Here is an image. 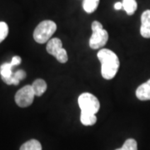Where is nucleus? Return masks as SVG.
Listing matches in <instances>:
<instances>
[{
  "instance_id": "nucleus-13",
  "label": "nucleus",
  "mask_w": 150,
  "mask_h": 150,
  "mask_svg": "<svg viewBox=\"0 0 150 150\" xmlns=\"http://www.w3.org/2000/svg\"><path fill=\"white\" fill-rule=\"evenodd\" d=\"M99 4V0H83V8L88 13H92L96 10Z\"/></svg>"
},
{
  "instance_id": "nucleus-6",
  "label": "nucleus",
  "mask_w": 150,
  "mask_h": 150,
  "mask_svg": "<svg viewBox=\"0 0 150 150\" xmlns=\"http://www.w3.org/2000/svg\"><path fill=\"white\" fill-rule=\"evenodd\" d=\"M22 59L19 56H14L10 63H5L0 67V74L3 81L7 83L13 74V68L21 64Z\"/></svg>"
},
{
  "instance_id": "nucleus-11",
  "label": "nucleus",
  "mask_w": 150,
  "mask_h": 150,
  "mask_svg": "<svg viewBox=\"0 0 150 150\" xmlns=\"http://www.w3.org/2000/svg\"><path fill=\"white\" fill-rule=\"evenodd\" d=\"M80 121L84 126H92L97 122V117L93 113L82 112L80 114Z\"/></svg>"
},
{
  "instance_id": "nucleus-12",
  "label": "nucleus",
  "mask_w": 150,
  "mask_h": 150,
  "mask_svg": "<svg viewBox=\"0 0 150 150\" xmlns=\"http://www.w3.org/2000/svg\"><path fill=\"white\" fill-rule=\"evenodd\" d=\"M123 8L129 15H133L137 10L138 4L136 0H123Z\"/></svg>"
},
{
  "instance_id": "nucleus-9",
  "label": "nucleus",
  "mask_w": 150,
  "mask_h": 150,
  "mask_svg": "<svg viewBox=\"0 0 150 150\" xmlns=\"http://www.w3.org/2000/svg\"><path fill=\"white\" fill-rule=\"evenodd\" d=\"M136 97L141 101L150 100V79L141 84L137 88Z\"/></svg>"
},
{
  "instance_id": "nucleus-19",
  "label": "nucleus",
  "mask_w": 150,
  "mask_h": 150,
  "mask_svg": "<svg viewBox=\"0 0 150 150\" xmlns=\"http://www.w3.org/2000/svg\"><path fill=\"white\" fill-rule=\"evenodd\" d=\"M122 8H123V4L120 3V2H117V3L114 4V8H115L116 10H120Z\"/></svg>"
},
{
  "instance_id": "nucleus-8",
  "label": "nucleus",
  "mask_w": 150,
  "mask_h": 150,
  "mask_svg": "<svg viewBox=\"0 0 150 150\" xmlns=\"http://www.w3.org/2000/svg\"><path fill=\"white\" fill-rule=\"evenodd\" d=\"M63 48H63L62 41L58 38H51L47 43V47H46L47 52L54 57H56Z\"/></svg>"
},
{
  "instance_id": "nucleus-18",
  "label": "nucleus",
  "mask_w": 150,
  "mask_h": 150,
  "mask_svg": "<svg viewBox=\"0 0 150 150\" xmlns=\"http://www.w3.org/2000/svg\"><path fill=\"white\" fill-rule=\"evenodd\" d=\"M13 77L16 79L17 80L20 82L26 78V73H25V71L22 69L17 70L16 72H13Z\"/></svg>"
},
{
  "instance_id": "nucleus-7",
  "label": "nucleus",
  "mask_w": 150,
  "mask_h": 150,
  "mask_svg": "<svg viewBox=\"0 0 150 150\" xmlns=\"http://www.w3.org/2000/svg\"><path fill=\"white\" fill-rule=\"evenodd\" d=\"M140 33L145 38H150V9L142 13Z\"/></svg>"
},
{
  "instance_id": "nucleus-17",
  "label": "nucleus",
  "mask_w": 150,
  "mask_h": 150,
  "mask_svg": "<svg viewBox=\"0 0 150 150\" xmlns=\"http://www.w3.org/2000/svg\"><path fill=\"white\" fill-rule=\"evenodd\" d=\"M55 58L61 64H65L66 62H68V59H69L68 54H67V52H66V50H65L64 48H63Z\"/></svg>"
},
{
  "instance_id": "nucleus-14",
  "label": "nucleus",
  "mask_w": 150,
  "mask_h": 150,
  "mask_svg": "<svg viewBox=\"0 0 150 150\" xmlns=\"http://www.w3.org/2000/svg\"><path fill=\"white\" fill-rule=\"evenodd\" d=\"M19 150H42V145L38 140L31 139L22 145Z\"/></svg>"
},
{
  "instance_id": "nucleus-4",
  "label": "nucleus",
  "mask_w": 150,
  "mask_h": 150,
  "mask_svg": "<svg viewBox=\"0 0 150 150\" xmlns=\"http://www.w3.org/2000/svg\"><path fill=\"white\" fill-rule=\"evenodd\" d=\"M78 102L82 112L96 114L100 108L98 99L90 93H83L80 94Z\"/></svg>"
},
{
  "instance_id": "nucleus-5",
  "label": "nucleus",
  "mask_w": 150,
  "mask_h": 150,
  "mask_svg": "<svg viewBox=\"0 0 150 150\" xmlns=\"http://www.w3.org/2000/svg\"><path fill=\"white\" fill-rule=\"evenodd\" d=\"M35 93L32 85H26L19 89L15 94V102L21 108H27L33 102Z\"/></svg>"
},
{
  "instance_id": "nucleus-10",
  "label": "nucleus",
  "mask_w": 150,
  "mask_h": 150,
  "mask_svg": "<svg viewBox=\"0 0 150 150\" xmlns=\"http://www.w3.org/2000/svg\"><path fill=\"white\" fill-rule=\"evenodd\" d=\"M32 87L35 93V96H42L47 90V83L45 81L41 79H38L34 81L33 83Z\"/></svg>"
},
{
  "instance_id": "nucleus-3",
  "label": "nucleus",
  "mask_w": 150,
  "mask_h": 150,
  "mask_svg": "<svg viewBox=\"0 0 150 150\" xmlns=\"http://www.w3.org/2000/svg\"><path fill=\"white\" fill-rule=\"evenodd\" d=\"M92 33L89 39V47L92 49H99L103 48L108 40V33L105 30L101 23L93 21L92 23Z\"/></svg>"
},
{
  "instance_id": "nucleus-16",
  "label": "nucleus",
  "mask_w": 150,
  "mask_h": 150,
  "mask_svg": "<svg viewBox=\"0 0 150 150\" xmlns=\"http://www.w3.org/2000/svg\"><path fill=\"white\" fill-rule=\"evenodd\" d=\"M8 34V26L5 22H0V43H2Z\"/></svg>"
},
{
  "instance_id": "nucleus-1",
  "label": "nucleus",
  "mask_w": 150,
  "mask_h": 150,
  "mask_svg": "<svg viewBox=\"0 0 150 150\" xmlns=\"http://www.w3.org/2000/svg\"><path fill=\"white\" fill-rule=\"evenodd\" d=\"M101 63V74L104 79L110 80L118 73L120 62L117 54L108 48H101L97 54Z\"/></svg>"
},
{
  "instance_id": "nucleus-15",
  "label": "nucleus",
  "mask_w": 150,
  "mask_h": 150,
  "mask_svg": "<svg viewBox=\"0 0 150 150\" xmlns=\"http://www.w3.org/2000/svg\"><path fill=\"white\" fill-rule=\"evenodd\" d=\"M116 150H138V144L136 140L134 139H129L125 141L122 148Z\"/></svg>"
},
{
  "instance_id": "nucleus-2",
  "label": "nucleus",
  "mask_w": 150,
  "mask_h": 150,
  "mask_svg": "<svg viewBox=\"0 0 150 150\" xmlns=\"http://www.w3.org/2000/svg\"><path fill=\"white\" fill-rule=\"evenodd\" d=\"M57 25L54 21L44 20L38 23L34 32L33 38L38 43H45L50 40L51 37L56 32Z\"/></svg>"
}]
</instances>
